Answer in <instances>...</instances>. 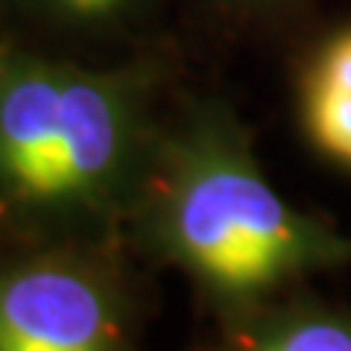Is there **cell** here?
<instances>
[{
    "label": "cell",
    "mask_w": 351,
    "mask_h": 351,
    "mask_svg": "<svg viewBox=\"0 0 351 351\" xmlns=\"http://www.w3.org/2000/svg\"><path fill=\"white\" fill-rule=\"evenodd\" d=\"M152 62L85 68L0 41V228L27 243L108 240L161 123Z\"/></svg>",
    "instance_id": "2"
},
{
    "label": "cell",
    "mask_w": 351,
    "mask_h": 351,
    "mask_svg": "<svg viewBox=\"0 0 351 351\" xmlns=\"http://www.w3.org/2000/svg\"><path fill=\"white\" fill-rule=\"evenodd\" d=\"M226 351H351V319L322 307H290Z\"/></svg>",
    "instance_id": "5"
},
{
    "label": "cell",
    "mask_w": 351,
    "mask_h": 351,
    "mask_svg": "<svg viewBox=\"0 0 351 351\" xmlns=\"http://www.w3.org/2000/svg\"><path fill=\"white\" fill-rule=\"evenodd\" d=\"M106 240L0 258V351H129L132 302Z\"/></svg>",
    "instance_id": "3"
},
{
    "label": "cell",
    "mask_w": 351,
    "mask_h": 351,
    "mask_svg": "<svg viewBox=\"0 0 351 351\" xmlns=\"http://www.w3.org/2000/svg\"><path fill=\"white\" fill-rule=\"evenodd\" d=\"M299 114L311 144L351 170V27L331 32L307 59Z\"/></svg>",
    "instance_id": "4"
},
{
    "label": "cell",
    "mask_w": 351,
    "mask_h": 351,
    "mask_svg": "<svg viewBox=\"0 0 351 351\" xmlns=\"http://www.w3.org/2000/svg\"><path fill=\"white\" fill-rule=\"evenodd\" d=\"M36 15L73 29H106L129 21L147 0H21Z\"/></svg>",
    "instance_id": "6"
},
{
    "label": "cell",
    "mask_w": 351,
    "mask_h": 351,
    "mask_svg": "<svg viewBox=\"0 0 351 351\" xmlns=\"http://www.w3.org/2000/svg\"><path fill=\"white\" fill-rule=\"evenodd\" d=\"M126 226L228 316L351 263V234L272 188L249 129L219 100H196L161 123Z\"/></svg>",
    "instance_id": "1"
},
{
    "label": "cell",
    "mask_w": 351,
    "mask_h": 351,
    "mask_svg": "<svg viewBox=\"0 0 351 351\" xmlns=\"http://www.w3.org/2000/svg\"><path fill=\"white\" fill-rule=\"evenodd\" d=\"M232 6H240V9H252V12H272V9H287V6H295L302 0H226Z\"/></svg>",
    "instance_id": "7"
}]
</instances>
